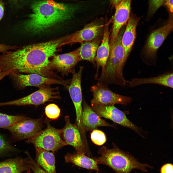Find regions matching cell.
Segmentation results:
<instances>
[{
    "mask_svg": "<svg viewBox=\"0 0 173 173\" xmlns=\"http://www.w3.org/2000/svg\"><path fill=\"white\" fill-rule=\"evenodd\" d=\"M122 0H110V4L112 7L116 8Z\"/></svg>",
    "mask_w": 173,
    "mask_h": 173,
    "instance_id": "e575fe53",
    "label": "cell"
},
{
    "mask_svg": "<svg viewBox=\"0 0 173 173\" xmlns=\"http://www.w3.org/2000/svg\"><path fill=\"white\" fill-rule=\"evenodd\" d=\"M91 108L100 117L111 120L114 122L130 128L139 133L138 128L126 117L122 111L114 105H103L91 104Z\"/></svg>",
    "mask_w": 173,
    "mask_h": 173,
    "instance_id": "8fae6325",
    "label": "cell"
},
{
    "mask_svg": "<svg viewBox=\"0 0 173 173\" xmlns=\"http://www.w3.org/2000/svg\"><path fill=\"white\" fill-rule=\"evenodd\" d=\"M140 19V18L131 13L123 34L121 43L124 50V60L125 63L134 43L136 37V29Z\"/></svg>",
    "mask_w": 173,
    "mask_h": 173,
    "instance_id": "ac0fdd59",
    "label": "cell"
},
{
    "mask_svg": "<svg viewBox=\"0 0 173 173\" xmlns=\"http://www.w3.org/2000/svg\"><path fill=\"white\" fill-rule=\"evenodd\" d=\"M169 19L164 25L153 31L149 35L144 47L145 55L148 58L155 56L164 41L173 31V15L170 13Z\"/></svg>",
    "mask_w": 173,
    "mask_h": 173,
    "instance_id": "9c48e42d",
    "label": "cell"
},
{
    "mask_svg": "<svg viewBox=\"0 0 173 173\" xmlns=\"http://www.w3.org/2000/svg\"><path fill=\"white\" fill-rule=\"evenodd\" d=\"M81 61L77 49L70 52L55 55L50 61L51 69H55L63 75L75 72L74 67Z\"/></svg>",
    "mask_w": 173,
    "mask_h": 173,
    "instance_id": "9a60e30c",
    "label": "cell"
},
{
    "mask_svg": "<svg viewBox=\"0 0 173 173\" xmlns=\"http://www.w3.org/2000/svg\"><path fill=\"white\" fill-rule=\"evenodd\" d=\"M164 4L167 7L170 13L173 12V0H166Z\"/></svg>",
    "mask_w": 173,
    "mask_h": 173,
    "instance_id": "d6a6232c",
    "label": "cell"
},
{
    "mask_svg": "<svg viewBox=\"0 0 173 173\" xmlns=\"http://www.w3.org/2000/svg\"><path fill=\"white\" fill-rule=\"evenodd\" d=\"M66 36L49 41L29 45L0 55V69L12 73L36 74L50 78L54 75L50 58L55 55Z\"/></svg>",
    "mask_w": 173,
    "mask_h": 173,
    "instance_id": "6da1fadb",
    "label": "cell"
},
{
    "mask_svg": "<svg viewBox=\"0 0 173 173\" xmlns=\"http://www.w3.org/2000/svg\"><path fill=\"white\" fill-rule=\"evenodd\" d=\"M91 138L94 144L98 146L103 145L106 140L105 133L101 130L97 129L92 131L91 134Z\"/></svg>",
    "mask_w": 173,
    "mask_h": 173,
    "instance_id": "4316f807",
    "label": "cell"
},
{
    "mask_svg": "<svg viewBox=\"0 0 173 173\" xmlns=\"http://www.w3.org/2000/svg\"><path fill=\"white\" fill-rule=\"evenodd\" d=\"M112 19L104 25V33L102 42L98 47L95 61L97 67V72L95 77L98 76V71L100 67L102 68L101 73L104 72L105 67L109 56L110 51V34L109 26Z\"/></svg>",
    "mask_w": 173,
    "mask_h": 173,
    "instance_id": "d6986e66",
    "label": "cell"
},
{
    "mask_svg": "<svg viewBox=\"0 0 173 173\" xmlns=\"http://www.w3.org/2000/svg\"><path fill=\"white\" fill-rule=\"evenodd\" d=\"M82 124L83 129L86 133L100 126L114 128L115 125L109 124L102 119L84 100L82 106Z\"/></svg>",
    "mask_w": 173,
    "mask_h": 173,
    "instance_id": "e0dca14e",
    "label": "cell"
},
{
    "mask_svg": "<svg viewBox=\"0 0 173 173\" xmlns=\"http://www.w3.org/2000/svg\"><path fill=\"white\" fill-rule=\"evenodd\" d=\"M33 13L24 23V28L32 34L40 33L70 18L74 8L69 5L47 0L37 2L31 6Z\"/></svg>",
    "mask_w": 173,
    "mask_h": 173,
    "instance_id": "7a4b0ae2",
    "label": "cell"
},
{
    "mask_svg": "<svg viewBox=\"0 0 173 173\" xmlns=\"http://www.w3.org/2000/svg\"><path fill=\"white\" fill-rule=\"evenodd\" d=\"M25 153L29 158V166L34 173H48L37 164L28 152L26 151Z\"/></svg>",
    "mask_w": 173,
    "mask_h": 173,
    "instance_id": "f546056e",
    "label": "cell"
},
{
    "mask_svg": "<svg viewBox=\"0 0 173 173\" xmlns=\"http://www.w3.org/2000/svg\"><path fill=\"white\" fill-rule=\"evenodd\" d=\"M61 111L58 106L54 104H51L45 107V112L46 117L55 120L60 116Z\"/></svg>",
    "mask_w": 173,
    "mask_h": 173,
    "instance_id": "484cf974",
    "label": "cell"
},
{
    "mask_svg": "<svg viewBox=\"0 0 173 173\" xmlns=\"http://www.w3.org/2000/svg\"><path fill=\"white\" fill-rule=\"evenodd\" d=\"M91 91L93 96L91 104L103 105L120 104L126 105L132 101L131 97L115 93L110 90L107 85L99 83L92 86Z\"/></svg>",
    "mask_w": 173,
    "mask_h": 173,
    "instance_id": "52a82bcc",
    "label": "cell"
},
{
    "mask_svg": "<svg viewBox=\"0 0 173 173\" xmlns=\"http://www.w3.org/2000/svg\"><path fill=\"white\" fill-rule=\"evenodd\" d=\"M173 71L168 72L157 76L149 78L133 79L130 81H127L128 86L133 87L142 84H154L161 85L173 88Z\"/></svg>",
    "mask_w": 173,
    "mask_h": 173,
    "instance_id": "7402d4cb",
    "label": "cell"
},
{
    "mask_svg": "<svg viewBox=\"0 0 173 173\" xmlns=\"http://www.w3.org/2000/svg\"><path fill=\"white\" fill-rule=\"evenodd\" d=\"M4 13V8L3 3L0 2V21L2 18Z\"/></svg>",
    "mask_w": 173,
    "mask_h": 173,
    "instance_id": "d590c367",
    "label": "cell"
},
{
    "mask_svg": "<svg viewBox=\"0 0 173 173\" xmlns=\"http://www.w3.org/2000/svg\"><path fill=\"white\" fill-rule=\"evenodd\" d=\"M113 147L109 148L105 146L100 148L98 157H92L98 164L107 166L116 173H130L134 169L147 172V168L153 167L146 163H142L135 158L120 149L113 143Z\"/></svg>",
    "mask_w": 173,
    "mask_h": 173,
    "instance_id": "3957f363",
    "label": "cell"
},
{
    "mask_svg": "<svg viewBox=\"0 0 173 173\" xmlns=\"http://www.w3.org/2000/svg\"><path fill=\"white\" fill-rule=\"evenodd\" d=\"M65 161L75 166L99 172L97 162L92 157L76 152L72 153L68 152L64 156Z\"/></svg>",
    "mask_w": 173,
    "mask_h": 173,
    "instance_id": "44dd1931",
    "label": "cell"
},
{
    "mask_svg": "<svg viewBox=\"0 0 173 173\" xmlns=\"http://www.w3.org/2000/svg\"><path fill=\"white\" fill-rule=\"evenodd\" d=\"M26 117L23 116L9 115L0 112V128L5 129Z\"/></svg>",
    "mask_w": 173,
    "mask_h": 173,
    "instance_id": "d4e9b609",
    "label": "cell"
},
{
    "mask_svg": "<svg viewBox=\"0 0 173 173\" xmlns=\"http://www.w3.org/2000/svg\"><path fill=\"white\" fill-rule=\"evenodd\" d=\"M16 46H10L4 44H0V52L3 54L5 53L9 50H16L18 48Z\"/></svg>",
    "mask_w": 173,
    "mask_h": 173,
    "instance_id": "1f68e13d",
    "label": "cell"
},
{
    "mask_svg": "<svg viewBox=\"0 0 173 173\" xmlns=\"http://www.w3.org/2000/svg\"><path fill=\"white\" fill-rule=\"evenodd\" d=\"M104 25L94 22L89 24L81 30L67 36L62 46L91 41L99 37Z\"/></svg>",
    "mask_w": 173,
    "mask_h": 173,
    "instance_id": "2e32d148",
    "label": "cell"
},
{
    "mask_svg": "<svg viewBox=\"0 0 173 173\" xmlns=\"http://www.w3.org/2000/svg\"><path fill=\"white\" fill-rule=\"evenodd\" d=\"M35 148V161L37 164L48 173H56L54 153L39 147Z\"/></svg>",
    "mask_w": 173,
    "mask_h": 173,
    "instance_id": "603a6c76",
    "label": "cell"
},
{
    "mask_svg": "<svg viewBox=\"0 0 173 173\" xmlns=\"http://www.w3.org/2000/svg\"></svg>",
    "mask_w": 173,
    "mask_h": 173,
    "instance_id": "8d00e7d4",
    "label": "cell"
},
{
    "mask_svg": "<svg viewBox=\"0 0 173 173\" xmlns=\"http://www.w3.org/2000/svg\"><path fill=\"white\" fill-rule=\"evenodd\" d=\"M132 0H122L116 8L110 37V45L111 46L117 39L122 27L127 23L130 16Z\"/></svg>",
    "mask_w": 173,
    "mask_h": 173,
    "instance_id": "4fadbf2b",
    "label": "cell"
},
{
    "mask_svg": "<svg viewBox=\"0 0 173 173\" xmlns=\"http://www.w3.org/2000/svg\"><path fill=\"white\" fill-rule=\"evenodd\" d=\"M125 26L120 30L117 37L110 46V54L104 72L101 73L98 83L107 85L114 84L125 86L127 81L123 76V69L125 62L124 51L121 40Z\"/></svg>",
    "mask_w": 173,
    "mask_h": 173,
    "instance_id": "277c9868",
    "label": "cell"
},
{
    "mask_svg": "<svg viewBox=\"0 0 173 173\" xmlns=\"http://www.w3.org/2000/svg\"><path fill=\"white\" fill-rule=\"evenodd\" d=\"M64 127L61 129L62 138L67 145L73 147L76 152L90 157L91 154L86 135L80 131L75 124L71 123L69 116L64 117Z\"/></svg>",
    "mask_w": 173,
    "mask_h": 173,
    "instance_id": "8992f818",
    "label": "cell"
},
{
    "mask_svg": "<svg viewBox=\"0 0 173 173\" xmlns=\"http://www.w3.org/2000/svg\"><path fill=\"white\" fill-rule=\"evenodd\" d=\"M83 67H80L77 73H73L71 82L68 86L70 95L74 105L76 114L75 124L82 132H84L82 124V97L81 87Z\"/></svg>",
    "mask_w": 173,
    "mask_h": 173,
    "instance_id": "7c38bea8",
    "label": "cell"
},
{
    "mask_svg": "<svg viewBox=\"0 0 173 173\" xmlns=\"http://www.w3.org/2000/svg\"><path fill=\"white\" fill-rule=\"evenodd\" d=\"M161 173H173V165L171 163L165 164L162 166L160 169Z\"/></svg>",
    "mask_w": 173,
    "mask_h": 173,
    "instance_id": "4dcf8cb0",
    "label": "cell"
},
{
    "mask_svg": "<svg viewBox=\"0 0 173 173\" xmlns=\"http://www.w3.org/2000/svg\"><path fill=\"white\" fill-rule=\"evenodd\" d=\"M44 122L46 125L45 129L40 130L25 142L32 144L35 147L50 151L54 153L67 145L62 138L61 129L52 127L47 118Z\"/></svg>",
    "mask_w": 173,
    "mask_h": 173,
    "instance_id": "5b68a950",
    "label": "cell"
},
{
    "mask_svg": "<svg viewBox=\"0 0 173 173\" xmlns=\"http://www.w3.org/2000/svg\"><path fill=\"white\" fill-rule=\"evenodd\" d=\"M12 73L11 71H2L0 70V81L6 76Z\"/></svg>",
    "mask_w": 173,
    "mask_h": 173,
    "instance_id": "836d02e7",
    "label": "cell"
},
{
    "mask_svg": "<svg viewBox=\"0 0 173 173\" xmlns=\"http://www.w3.org/2000/svg\"><path fill=\"white\" fill-rule=\"evenodd\" d=\"M166 0H149L148 16H152L157 10L164 3Z\"/></svg>",
    "mask_w": 173,
    "mask_h": 173,
    "instance_id": "83f0119b",
    "label": "cell"
},
{
    "mask_svg": "<svg viewBox=\"0 0 173 173\" xmlns=\"http://www.w3.org/2000/svg\"><path fill=\"white\" fill-rule=\"evenodd\" d=\"M39 87L37 91L23 98L9 102L0 103V106L7 105H39L50 100L60 98L56 88H51L48 85Z\"/></svg>",
    "mask_w": 173,
    "mask_h": 173,
    "instance_id": "30bf717a",
    "label": "cell"
},
{
    "mask_svg": "<svg viewBox=\"0 0 173 173\" xmlns=\"http://www.w3.org/2000/svg\"><path fill=\"white\" fill-rule=\"evenodd\" d=\"M29 158H11L0 162V173H30Z\"/></svg>",
    "mask_w": 173,
    "mask_h": 173,
    "instance_id": "ffe728a7",
    "label": "cell"
},
{
    "mask_svg": "<svg viewBox=\"0 0 173 173\" xmlns=\"http://www.w3.org/2000/svg\"><path fill=\"white\" fill-rule=\"evenodd\" d=\"M43 119H34L26 117L5 128L10 132L12 138L17 141L29 139L42 130Z\"/></svg>",
    "mask_w": 173,
    "mask_h": 173,
    "instance_id": "ba28073f",
    "label": "cell"
},
{
    "mask_svg": "<svg viewBox=\"0 0 173 173\" xmlns=\"http://www.w3.org/2000/svg\"><path fill=\"white\" fill-rule=\"evenodd\" d=\"M10 75L17 85L21 88L30 86L38 87L53 84L66 86L68 83L67 81L47 78L36 74L25 75L13 73Z\"/></svg>",
    "mask_w": 173,
    "mask_h": 173,
    "instance_id": "5bb4252c",
    "label": "cell"
},
{
    "mask_svg": "<svg viewBox=\"0 0 173 173\" xmlns=\"http://www.w3.org/2000/svg\"><path fill=\"white\" fill-rule=\"evenodd\" d=\"M15 150V148L6 141L3 136L0 134V156Z\"/></svg>",
    "mask_w": 173,
    "mask_h": 173,
    "instance_id": "f1b7e54d",
    "label": "cell"
},
{
    "mask_svg": "<svg viewBox=\"0 0 173 173\" xmlns=\"http://www.w3.org/2000/svg\"><path fill=\"white\" fill-rule=\"evenodd\" d=\"M100 42V40L98 37L91 41L81 43L80 46L77 49L81 61L86 60L94 64Z\"/></svg>",
    "mask_w": 173,
    "mask_h": 173,
    "instance_id": "cb8c5ba5",
    "label": "cell"
}]
</instances>
